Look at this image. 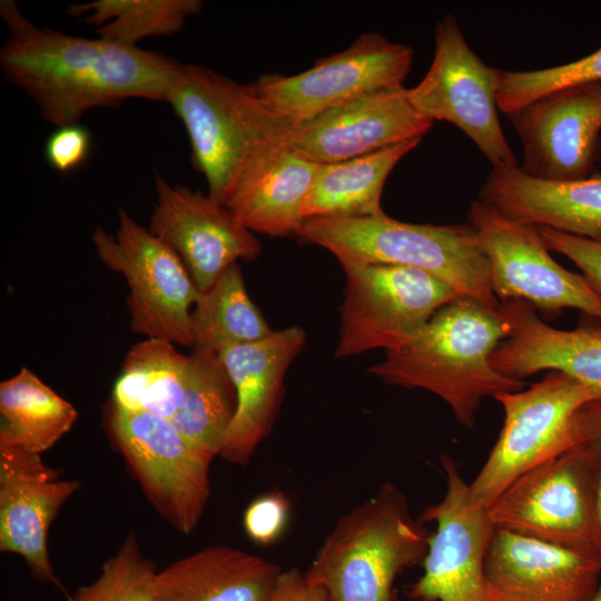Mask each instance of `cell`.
Listing matches in <instances>:
<instances>
[{
    "label": "cell",
    "instance_id": "2",
    "mask_svg": "<svg viewBox=\"0 0 601 601\" xmlns=\"http://www.w3.org/2000/svg\"><path fill=\"white\" fill-rule=\"evenodd\" d=\"M509 333L499 307L461 297L439 309L410 341L386 352L368 372L391 385L430 391L471 430L484 398L525 387V382L501 374L490 361Z\"/></svg>",
    "mask_w": 601,
    "mask_h": 601
},
{
    "label": "cell",
    "instance_id": "23",
    "mask_svg": "<svg viewBox=\"0 0 601 601\" xmlns=\"http://www.w3.org/2000/svg\"><path fill=\"white\" fill-rule=\"evenodd\" d=\"M479 199L503 215L532 225L583 236H601V174L571 181H548L520 165L492 168Z\"/></svg>",
    "mask_w": 601,
    "mask_h": 601
},
{
    "label": "cell",
    "instance_id": "28",
    "mask_svg": "<svg viewBox=\"0 0 601 601\" xmlns=\"http://www.w3.org/2000/svg\"><path fill=\"white\" fill-rule=\"evenodd\" d=\"M189 355L174 343L150 338L126 355L111 395V404L171 420L179 410L187 383Z\"/></svg>",
    "mask_w": 601,
    "mask_h": 601
},
{
    "label": "cell",
    "instance_id": "8",
    "mask_svg": "<svg viewBox=\"0 0 601 601\" xmlns=\"http://www.w3.org/2000/svg\"><path fill=\"white\" fill-rule=\"evenodd\" d=\"M486 511L495 529L597 555L593 453L578 444L531 469Z\"/></svg>",
    "mask_w": 601,
    "mask_h": 601
},
{
    "label": "cell",
    "instance_id": "38",
    "mask_svg": "<svg viewBox=\"0 0 601 601\" xmlns=\"http://www.w3.org/2000/svg\"><path fill=\"white\" fill-rule=\"evenodd\" d=\"M592 453H593V456H594V473H595V538H594V549H595L597 556L601 562V453H595V452H592Z\"/></svg>",
    "mask_w": 601,
    "mask_h": 601
},
{
    "label": "cell",
    "instance_id": "4",
    "mask_svg": "<svg viewBox=\"0 0 601 601\" xmlns=\"http://www.w3.org/2000/svg\"><path fill=\"white\" fill-rule=\"evenodd\" d=\"M394 484L342 515L309 569L326 601H391L397 574L423 562L430 532Z\"/></svg>",
    "mask_w": 601,
    "mask_h": 601
},
{
    "label": "cell",
    "instance_id": "22",
    "mask_svg": "<svg viewBox=\"0 0 601 601\" xmlns=\"http://www.w3.org/2000/svg\"><path fill=\"white\" fill-rule=\"evenodd\" d=\"M284 137L263 145L249 158L224 201L246 228L270 237L296 236L318 166Z\"/></svg>",
    "mask_w": 601,
    "mask_h": 601
},
{
    "label": "cell",
    "instance_id": "24",
    "mask_svg": "<svg viewBox=\"0 0 601 601\" xmlns=\"http://www.w3.org/2000/svg\"><path fill=\"white\" fill-rule=\"evenodd\" d=\"M282 570L265 559L227 545L184 556L155 581L157 601H269Z\"/></svg>",
    "mask_w": 601,
    "mask_h": 601
},
{
    "label": "cell",
    "instance_id": "31",
    "mask_svg": "<svg viewBox=\"0 0 601 601\" xmlns=\"http://www.w3.org/2000/svg\"><path fill=\"white\" fill-rule=\"evenodd\" d=\"M157 572L155 562L142 554L138 538L131 532L104 563L98 578L80 587L68 601H157Z\"/></svg>",
    "mask_w": 601,
    "mask_h": 601
},
{
    "label": "cell",
    "instance_id": "34",
    "mask_svg": "<svg viewBox=\"0 0 601 601\" xmlns=\"http://www.w3.org/2000/svg\"><path fill=\"white\" fill-rule=\"evenodd\" d=\"M288 518V502L280 493L255 499L244 514L246 534L256 543L269 544L283 533Z\"/></svg>",
    "mask_w": 601,
    "mask_h": 601
},
{
    "label": "cell",
    "instance_id": "35",
    "mask_svg": "<svg viewBox=\"0 0 601 601\" xmlns=\"http://www.w3.org/2000/svg\"><path fill=\"white\" fill-rule=\"evenodd\" d=\"M90 145L89 132L79 124L57 127L47 140L46 158L52 168L66 174L85 162Z\"/></svg>",
    "mask_w": 601,
    "mask_h": 601
},
{
    "label": "cell",
    "instance_id": "16",
    "mask_svg": "<svg viewBox=\"0 0 601 601\" xmlns=\"http://www.w3.org/2000/svg\"><path fill=\"white\" fill-rule=\"evenodd\" d=\"M156 194L149 231L177 253L199 292L239 259L259 255L255 234L208 194L173 186L158 174Z\"/></svg>",
    "mask_w": 601,
    "mask_h": 601
},
{
    "label": "cell",
    "instance_id": "29",
    "mask_svg": "<svg viewBox=\"0 0 601 601\" xmlns=\"http://www.w3.org/2000/svg\"><path fill=\"white\" fill-rule=\"evenodd\" d=\"M191 347L219 351L269 336L274 331L252 302L239 265L233 264L206 290L190 315Z\"/></svg>",
    "mask_w": 601,
    "mask_h": 601
},
{
    "label": "cell",
    "instance_id": "39",
    "mask_svg": "<svg viewBox=\"0 0 601 601\" xmlns=\"http://www.w3.org/2000/svg\"><path fill=\"white\" fill-rule=\"evenodd\" d=\"M590 601H601V581L599 583V587H598L595 593L593 594V597L591 598Z\"/></svg>",
    "mask_w": 601,
    "mask_h": 601
},
{
    "label": "cell",
    "instance_id": "14",
    "mask_svg": "<svg viewBox=\"0 0 601 601\" xmlns=\"http://www.w3.org/2000/svg\"><path fill=\"white\" fill-rule=\"evenodd\" d=\"M444 497L424 509L422 522L435 523L423 574L408 590L413 601H490L485 558L494 531L486 508L477 504L455 461L441 456Z\"/></svg>",
    "mask_w": 601,
    "mask_h": 601
},
{
    "label": "cell",
    "instance_id": "17",
    "mask_svg": "<svg viewBox=\"0 0 601 601\" xmlns=\"http://www.w3.org/2000/svg\"><path fill=\"white\" fill-rule=\"evenodd\" d=\"M79 489L77 480L62 479L41 454L0 444V550L22 556L38 581L61 591L48 533L61 506Z\"/></svg>",
    "mask_w": 601,
    "mask_h": 601
},
{
    "label": "cell",
    "instance_id": "6",
    "mask_svg": "<svg viewBox=\"0 0 601 601\" xmlns=\"http://www.w3.org/2000/svg\"><path fill=\"white\" fill-rule=\"evenodd\" d=\"M504 412L502 431L470 484L473 500L487 508L513 481L578 445L574 416L601 393L574 377L549 372L529 388L494 397Z\"/></svg>",
    "mask_w": 601,
    "mask_h": 601
},
{
    "label": "cell",
    "instance_id": "27",
    "mask_svg": "<svg viewBox=\"0 0 601 601\" xmlns=\"http://www.w3.org/2000/svg\"><path fill=\"white\" fill-rule=\"evenodd\" d=\"M236 410V391L218 354L194 349L183 402L170 420L173 425L213 461L223 450Z\"/></svg>",
    "mask_w": 601,
    "mask_h": 601
},
{
    "label": "cell",
    "instance_id": "12",
    "mask_svg": "<svg viewBox=\"0 0 601 601\" xmlns=\"http://www.w3.org/2000/svg\"><path fill=\"white\" fill-rule=\"evenodd\" d=\"M435 50L423 79L407 89L411 105L425 118L462 130L492 168L519 165L497 117L496 72L467 45L453 14L435 27Z\"/></svg>",
    "mask_w": 601,
    "mask_h": 601
},
{
    "label": "cell",
    "instance_id": "5",
    "mask_svg": "<svg viewBox=\"0 0 601 601\" xmlns=\"http://www.w3.org/2000/svg\"><path fill=\"white\" fill-rule=\"evenodd\" d=\"M166 102L187 130L191 162L206 178L208 195L221 204L249 158L288 128L250 83L204 66L180 65Z\"/></svg>",
    "mask_w": 601,
    "mask_h": 601
},
{
    "label": "cell",
    "instance_id": "25",
    "mask_svg": "<svg viewBox=\"0 0 601 601\" xmlns=\"http://www.w3.org/2000/svg\"><path fill=\"white\" fill-rule=\"evenodd\" d=\"M421 139L404 141L356 158L318 164L304 203V217H363L382 214L384 184Z\"/></svg>",
    "mask_w": 601,
    "mask_h": 601
},
{
    "label": "cell",
    "instance_id": "33",
    "mask_svg": "<svg viewBox=\"0 0 601 601\" xmlns=\"http://www.w3.org/2000/svg\"><path fill=\"white\" fill-rule=\"evenodd\" d=\"M538 229L548 249L573 262L587 280L601 294V236L583 237L548 227Z\"/></svg>",
    "mask_w": 601,
    "mask_h": 601
},
{
    "label": "cell",
    "instance_id": "9",
    "mask_svg": "<svg viewBox=\"0 0 601 601\" xmlns=\"http://www.w3.org/2000/svg\"><path fill=\"white\" fill-rule=\"evenodd\" d=\"M91 240L100 262L127 280L131 329L191 346L190 315L199 290L177 253L122 207L116 233L99 227Z\"/></svg>",
    "mask_w": 601,
    "mask_h": 601
},
{
    "label": "cell",
    "instance_id": "19",
    "mask_svg": "<svg viewBox=\"0 0 601 601\" xmlns=\"http://www.w3.org/2000/svg\"><path fill=\"white\" fill-rule=\"evenodd\" d=\"M490 601H590L597 555L494 529L485 558Z\"/></svg>",
    "mask_w": 601,
    "mask_h": 601
},
{
    "label": "cell",
    "instance_id": "15",
    "mask_svg": "<svg viewBox=\"0 0 601 601\" xmlns=\"http://www.w3.org/2000/svg\"><path fill=\"white\" fill-rule=\"evenodd\" d=\"M523 149L522 171L571 181L595 171L601 156V82L552 91L508 115Z\"/></svg>",
    "mask_w": 601,
    "mask_h": 601
},
{
    "label": "cell",
    "instance_id": "21",
    "mask_svg": "<svg viewBox=\"0 0 601 601\" xmlns=\"http://www.w3.org/2000/svg\"><path fill=\"white\" fill-rule=\"evenodd\" d=\"M510 333L490 356L501 374L522 380L540 371H559L601 393V323L556 329L522 299L500 302Z\"/></svg>",
    "mask_w": 601,
    "mask_h": 601
},
{
    "label": "cell",
    "instance_id": "11",
    "mask_svg": "<svg viewBox=\"0 0 601 601\" xmlns=\"http://www.w3.org/2000/svg\"><path fill=\"white\" fill-rule=\"evenodd\" d=\"M107 426L152 506L178 532L191 533L210 496L211 460L168 418L110 404Z\"/></svg>",
    "mask_w": 601,
    "mask_h": 601
},
{
    "label": "cell",
    "instance_id": "32",
    "mask_svg": "<svg viewBox=\"0 0 601 601\" xmlns=\"http://www.w3.org/2000/svg\"><path fill=\"white\" fill-rule=\"evenodd\" d=\"M589 82H601V48L551 68L530 71L497 69V109L509 115L552 91Z\"/></svg>",
    "mask_w": 601,
    "mask_h": 601
},
{
    "label": "cell",
    "instance_id": "3",
    "mask_svg": "<svg viewBox=\"0 0 601 601\" xmlns=\"http://www.w3.org/2000/svg\"><path fill=\"white\" fill-rule=\"evenodd\" d=\"M296 236L333 254L341 265L383 264L426 272L461 296L492 308L500 305L490 264L469 224L430 225L396 220L384 213L363 217L304 220Z\"/></svg>",
    "mask_w": 601,
    "mask_h": 601
},
{
    "label": "cell",
    "instance_id": "1",
    "mask_svg": "<svg viewBox=\"0 0 601 601\" xmlns=\"http://www.w3.org/2000/svg\"><path fill=\"white\" fill-rule=\"evenodd\" d=\"M10 36L0 50L6 78L56 127L78 125L92 108L129 98L166 102L181 63L99 37L37 28L12 0L0 2Z\"/></svg>",
    "mask_w": 601,
    "mask_h": 601
},
{
    "label": "cell",
    "instance_id": "30",
    "mask_svg": "<svg viewBox=\"0 0 601 601\" xmlns=\"http://www.w3.org/2000/svg\"><path fill=\"white\" fill-rule=\"evenodd\" d=\"M203 6L200 0H95L72 4L68 13L83 16L87 23L98 27L104 39L137 47L144 38L179 32Z\"/></svg>",
    "mask_w": 601,
    "mask_h": 601
},
{
    "label": "cell",
    "instance_id": "20",
    "mask_svg": "<svg viewBox=\"0 0 601 601\" xmlns=\"http://www.w3.org/2000/svg\"><path fill=\"white\" fill-rule=\"evenodd\" d=\"M305 343L304 329L292 326L217 353L237 395V410L219 454L223 459L246 465L269 435L283 400L287 370Z\"/></svg>",
    "mask_w": 601,
    "mask_h": 601
},
{
    "label": "cell",
    "instance_id": "7",
    "mask_svg": "<svg viewBox=\"0 0 601 601\" xmlns=\"http://www.w3.org/2000/svg\"><path fill=\"white\" fill-rule=\"evenodd\" d=\"M338 358L410 341L445 305L463 297L420 269L383 264H344Z\"/></svg>",
    "mask_w": 601,
    "mask_h": 601
},
{
    "label": "cell",
    "instance_id": "10",
    "mask_svg": "<svg viewBox=\"0 0 601 601\" xmlns=\"http://www.w3.org/2000/svg\"><path fill=\"white\" fill-rule=\"evenodd\" d=\"M412 60L410 46L370 31L303 72L264 75L250 86L276 118L293 127L372 92L402 87Z\"/></svg>",
    "mask_w": 601,
    "mask_h": 601
},
{
    "label": "cell",
    "instance_id": "26",
    "mask_svg": "<svg viewBox=\"0 0 601 601\" xmlns=\"http://www.w3.org/2000/svg\"><path fill=\"white\" fill-rule=\"evenodd\" d=\"M78 417L75 406L22 367L0 384V444L41 454L52 447Z\"/></svg>",
    "mask_w": 601,
    "mask_h": 601
},
{
    "label": "cell",
    "instance_id": "37",
    "mask_svg": "<svg viewBox=\"0 0 601 601\" xmlns=\"http://www.w3.org/2000/svg\"><path fill=\"white\" fill-rule=\"evenodd\" d=\"M577 443L601 453V398L585 403L574 416Z\"/></svg>",
    "mask_w": 601,
    "mask_h": 601
},
{
    "label": "cell",
    "instance_id": "36",
    "mask_svg": "<svg viewBox=\"0 0 601 601\" xmlns=\"http://www.w3.org/2000/svg\"><path fill=\"white\" fill-rule=\"evenodd\" d=\"M269 601H326L324 591L299 569L282 570Z\"/></svg>",
    "mask_w": 601,
    "mask_h": 601
},
{
    "label": "cell",
    "instance_id": "13",
    "mask_svg": "<svg viewBox=\"0 0 601 601\" xmlns=\"http://www.w3.org/2000/svg\"><path fill=\"white\" fill-rule=\"evenodd\" d=\"M467 216L487 257L499 302L522 299L550 315L574 308L601 323V294L582 274L553 259L538 227L512 219L480 199L472 201Z\"/></svg>",
    "mask_w": 601,
    "mask_h": 601
},
{
    "label": "cell",
    "instance_id": "18",
    "mask_svg": "<svg viewBox=\"0 0 601 601\" xmlns=\"http://www.w3.org/2000/svg\"><path fill=\"white\" fill-rule=\"evenodd\" d=\"M432 125L411 105L402 86L372 92L288 127L284 139L311 161L331 164L422 140Z\"/></svg>",
    "mask_w": 601,
    "mask_h": 601
}]
</instances>
